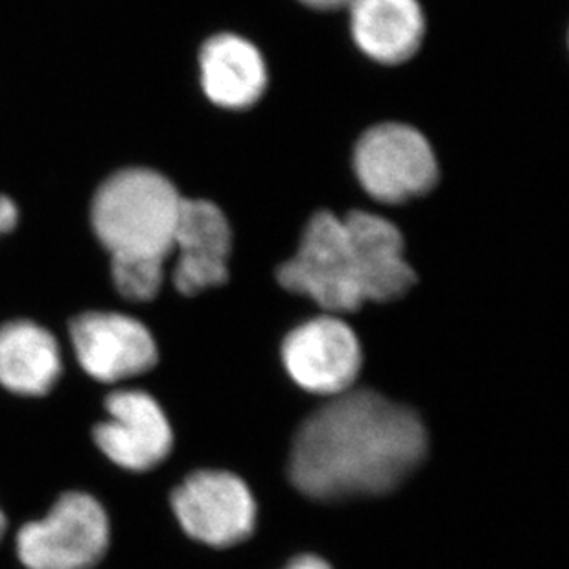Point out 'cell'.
Wrapping results in <instances>:
<instances>
[{
    "mask_svg": "<svg viewBox=\"0 0 569 569\" xmlns=\"http://www.w3.org/2000/svg\"><path fill=\"white\" fill-rule=\"evenodd\" d=\"M282 363L291 380L319 397L350 391L363 355L355 330L338 317H316L286 336Z\"/></svg>",
    "mask_w": 569,
    "mask_h": 569,
    "instance_id": "7",
    "label": "cell"
},
{
    "mask_svg": "<svg viewBox=\"0 0 569 569\" xmlns=\"http://www.w3.org/2000/svg\"><path fill=\"white\" fill-rule=\"evenodd\" d=\"M360 271L367 302H386L403 296L417 274L403 258L402 234L391 221L371 212H350L343 218Z\"/></svg>",
    "mask_w": 569,
    "mask_h": 569,
    "instance_id": "11",
    "label": "cell"
},
{
    "mask_svg": "<svg viewBox=\"0 0 569 569\" xmlns=\"http://www.w3.org/2000/svg\"><path fill=\"white\" fill-rule=\"evenodd\" d=\"M352 36L380 63L409 60L425 38V13L417 0H350Z\"/></svg>",
    "mask_w": 569,
    "mask_h": 569,
    "instance_id": "12",
    "label": "cell"
},
{
    "mask_svg": "<svg viewBox=\"0 0 569 569\" xmlns=\"http://www.w3.org/2000/svg\"><path fill=\"white\" fill-rule=\"evenodd\" d=\"M183 531L210 548H231L253 535L257 503L243 479L221 470L192 473L173 490Z\"/></svg>",
    "mask_w": 569,
    "mask_h": 569,
    "instance_id": "6",
    "label": "cell"
},
{
    "mask_svg": "<svg viewBox=\"0 0 569 569\" xmlns=\"http://www.w3.org/2000/svg\"><path fill=\"white\" fill-rule=\"evenodd\" d=\"M19 221V210H17L16 203L6 196H0V237L10 232Z\"/></svg>",
    "mask_w": 569,
    "mask_h": 569,
    "instance_id": "15",
    "label": "cell"
},
{
    "mask_svg": "<svg viewBox=\"0 0 569 569\" xmlns=\"http://www.w3.org/2000/svg\"><path fill=\"white\" fill-rule=\"evenodd\" d=\"M6 531V518L4 512H2V509H0V538H2V535H4Z\"/></svg>",
    "mask_w": 569,
    "mask_h": 569,
    "instance_id": "18",
    "label": "cell"
},
{
    "mask_svg": "<svg viewBox=\"0 0 569 569\" xmlns=\"http://www.w3.org/2000/svg\"><path fill=\"white\" fill-rule=\"evenodd\" d=\"M108 546V515L83 492L61 496L43 520L27 523L17 535V555L28 569H89Z\"/></svg>",
    "mask_w": 569,
    "mask_h": 569,
    "instance_id": "4",
    "label": "cell"
},
{
    "mask_svg": "<svg viewBox=\"0 0 569 569\" xmlns=\"http://www.w3.org/2000/svg\"><path fill=\"white\" fill-rule=\"evenodd\" d=\"M231 246V227L214 203L183 199L172 246L178 251L173 282L179 293L196 296L223 284Z\"/></svg>",
    "mask_w": 569,
    "mask_h": 569,
    "instance_id": "10",
    "label": "cell"
},
{
    "mask_svg": "<svg viewBox=\"0 0 569 569\" xmlns=\"http://www.w3.org/2000/svg\"><path fill=\"white\" fill-rule=\"evenodd\" d=\"M106 411L108 420L97 426L94 441L114 465L146 472L170 456L172 426L148 392H113L106 400Z\"/></svg>",
    "mask_w": 569,
    "mask_h": 569,
    "instance_id": "9",
    "label": "cell"
},
{
    "mask_svg": "<svg viewBox=\"0 0 569 569\" xmlns=\"http://www.w3.org/2000/svg\"><path fill=\"white\" fill-rule=\"evenodd\" d=\"M54 336L32 321L0 327V383L22 397H43L61 375Z\"/></svg>",
    "mask_w": 569,
    "mask_h": 569,
    "instance_id": "14",
    "label": "cell"
},
{
    "mask_svg": "<svg viewBox=\"0 0 569 569\" xmlns=\"http://www.w3.org/2000/svg\"><path fill=\"white\" fill-rule=\"evenodd\" d=\"M181 204L176 187L146 168L114 173L92 199V227L111 253L114 286L129 301H151L161 290Z\"/></svg>",
    "mask_w": 569,
    "mask_h": 569,
    "instance_id": "2",
    "label": "cell"
},
{
    "mask_svg": "<svg viewBox=\"0 0 569 569\" xmlns=\"http://www.w3.org/2000/svg\"><path fill=\"white\" fill-rule=\"evenodd\" d=\"M279 282L330 313L356 312L367 302L345 221L330 212L313 216Z\"/></svg>",
    "mask_w": 569,
    "mask_h": 569,
    "instance_id": "3",
    "label": "cell"
},
{
    "mask_svg": "<svg viewBox=\"0 0 569 569\" xmlns=\"http://www.w3.org/2000/svg\"><path fill=\"white\" fill-rule=\"evenodd\" d=\"M201 80L216 106L246 109L266 91L268 70L254 44L223 33L207 41L201 50Z\"/></svg>",
    "mask_w": 569,
    "mask_h": 569,
    "instance_id": "13",
    "label": "cell"
},
{
    "mask_svg": "<svg viewBox=\"0 0 569 569\" xmlns=\"http://www.w3.org/2000/svg\"><path fill=\"white\" fill-rule=\"evenodd\" d=\"M284 569H332L328 565L327 560H322L321 557L316 555H301L297 559L291 560L290 565L286 566Z\"/></svg>",
    "mask_w": 569,
    "mask_h": 569,
    "instance_id": "16",
    "label": "cell"
},
{
    "mask_svg": "<svg viewBox=\"0 0 569 569\" xmlns=\"http://www.w3.org/2000/svg\"><path fill=\"white\" fill-rule=\"evenodd\" d=\"M355 170L369 196L391 204L430 192L439 179L430 142L403 124L369 129L356 146Z\"/></svg>",
    "mask_w": 569,
    "mask_h": 569,
    "instance_id": "5",
    "label": "cell"
},
{
    "mask_svg": "<svg viewBox=\"0 0 569 569\" xmlns=\"http://www.w3.org/2000/svg\"><path fill=\"white\" fill-rule=\"evenodd\" d=\"M426 453L428 431L417 411L371 389H350L302 422L288 472L312 500H349L397 489Z\"/></svg>",
    "mask_w": 569,
    "mask_h": 569,
    "instance_id": "1",
    "label": "cell"
},
{
    "mask_svg": "<svg viewBox=\"0 0 569 569\" xmlns=\"http://www.w3.org/2000/svg\"><path fill=\"white\" fill-rule=\"evenodd\" d=\"M305 4L312 8H321V10H330V8H339V6L349 4L350 0H301Z\"/></svg>",
    "mask_w": 569,
    "mask_h": 569,
    "instance_id": "17",
    "label": "cell"
},
{
    "mask_svg": "<svg viewBox=\"0 0 569 569\" xmlns=\"http://www.w3.org/2000/svg\"><path fill=\"white\" fill-rule=\"evenodd\" d=\"M70 338L83 371L103 383L139 377L159 356L150 330L122 313H81L70 322Z\"/></svg>",
    "mask_w": 569,
    "mask_h": 569,
    "instance_id": "8",
    "label": "cell"
}]
</instances>
